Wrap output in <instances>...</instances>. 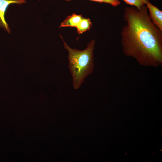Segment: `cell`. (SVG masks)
Returning a JSON list of instances; mask_svg holds the SVG:
<instances>
[{
  "instance_id": "obj_6",
  "label": "cell",
  "mask_w": 162,
  "mask_h": 162,
  "mask_svg": "<svg viewBox=\"0 0 162 162\" xmlns=\"http://www.w3.org/2000/svg\"><path fill=\"white\" fill-rule=\"evenodd\" d=\"M92 26V22L89 18L82 17L76 27L77 33L81 34L89 30Z\"/></svg>"
},
{
  "instance_id": "obj_2",
  "label": "cell",
  "mask_w": 162,
  "mask_h": 162,
  "mask_svg": "<svg viewBox=\"0 0 162 162\" xmlns=\"http://www.w3.org/2000/svg\"><path fill=\"white\" fill-rule=\"evenodd\" d=\"M64 41V47L68 52V68L72 76L73 87L77 89L81 85L84 80L93 70V51L95 40H92L82 50L72 49Z\"/></svg>"
},
{
  "instance_id": "obj_4",
  "label": "cell",
  "mask_w": 162,
  "mask_h": 162,
  "mask_svg": "<svg viewBox=\"0 0 162 162\" xmlns=\"http://www.w3.org/2000/svg\"><path fill=\"white\" fill-rule=\"evenodd\" d=\"M148 10L149 16L152 22L162 30V11L149 2L146 4Z\"/></svg>"
},
{
  "instance_id": "obj_8",
  "label": "cell",
  "mask_w": 162,
  "mask_h": 162,
  "mask_svg": "<svg viewBox=\"0 0 162 162\" xmlns=\"http://www.w3.org/2000/svg\"><path fill=\"white\" fill-rule=\"evenodd\" d=\"M66 1H70L71 0H65ZM99 3H105L109 4L114 7H116L121 4V2L119 0H90Z\"/></svg>"
},
{
  "instance_id": "obj_7",
  "label": "cell",
  "mask_w": 162,
  "mask_h": 162,
  "mask_svg": "<svg viewBox=\"0 0 162 162\" xmlns=\"http://www.w3.org/2000/svg\"><path fill=\"white\" fill-rule=\"evenodd\" d=\"M126 4L140 9L142 6L145 5L149 0H123Z\"/></svg>"
},
{
  "instance_id": "obj_1",
  "label": "cell",
  "mask_w": 162,
  "mask_h": 162,
  "mask_svg": "<svg viewBox=\"0 0 162 162\" xmlns=\"http://www.w3.org/2000/svg\"><path fill=\"white\" fill-rule=\"evenodd\" d=\"M125 24L122 28L121 45L127 56L141 65L158 67L162 65V30L150 19L146 6L138 9L126 7Z\"/></svg>"
},
{
  "instance_id": "obj_5",
  "label": "cell",
  "mask_w": 162,
  "mask_h": 162,
  "mask_svg": "<svg viewBox=\"0 0 162 162\" xmlns=\"http://www.w3.org/2000/svg\"><path fill=\"white\" fill-rule=\"evenodd\" d=\"M82 17L81 15H78L75 13L68 16L59 27H76L82 20Z\"/></svg>"
},
{
  "instance_id": "obj_3",
  "label": "cell",
  "mask_w": 162,
  "mask_h": 162,
  "mask_svg": "<svg viewBox=\"0 0 162 162\" xmlns=\"http://www.w3.org/2000/svg\"><path fill=\"white\" fill-rule=\"evenodd\" d=\"M26 2V0H0V28L10 33V28L4 17V14L8 7L11 4H20Z\"/></svg>"
}]
</instances>
